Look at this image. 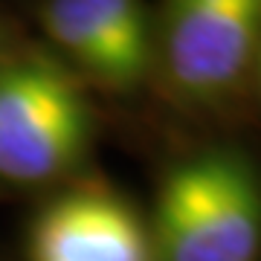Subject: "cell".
Listing matches in <instances>:
<instances>
[{
    "mask_svg": "<svg viewBox=\"0 0 261 261\" xmlns=\"http://www.w3.org/2000/svg\"><path fill=\"white\" fill-rule=\"evenodd\" d=\"M157 261H255L261 195L241 154L206 151L163 177L154 212Z\"/></svg>",
    "mask_w": 261,
    "mask_h": 261,
    "instance_id": "cell-1",
    "label": "cell"
},
{
    "mask_svg": "<svg viewBox=\"0 0 261 261\" xmlns=\"http://www.w3.org/2000/svg\"><path fill=\"white\" fill-rule=\"evenodd\" d=\"M93 130V108L64 67L38 56L0 61V180L47 186L67 177Z\"/></svg>",
    "mask_w": 261,
    "mask_h": 261,
    "instance_id": "cell-2",
    "label": "cell"
},
{
    "mask_svg": "<svg viewBox=\"0 0 261 261\" xmlns=\"http://www.w3.org/2000/svg\"><path fill=\"white\" fill-rule=\"evenodd\" d=\"M261 0H163L154 67L192 111H224L255 82Z\"/></svg>",
    "mask_w": 261,
    "mask_h": 261,
    "instance_id": "cell-3",
    "label": "cell"
},
{
    "mask_svg": "<svg viewBox=\"0 0 261 261\" xmlns=\"http://www.w3.org/2000/svg\"><path fill=\"white\" fill-rule=\"evenodd\" d=\"M29 261H157L148 226L111 186L56 197L29 232Z\"/></svg>",
    "mask_w": 261,
    "mask_h": 261,
    "instance_id": "cell-4",
    "label": "cell"
},
{
    "mask_svg": "<svg viewBox=\"0 0 261 261\" xmlns=\"http://www.w3.org/2000/svg\"><path fill=\"white\" fill-rule=\"evenodd\" d=\"M116 73V90L140 87L154 70V27L142 0H84Z\"/></svg>",
    "mask_w": 261,
    "mask_h": 261,
    "instance_id": "cell-5",
    "label": "cell"
},
{
    "mask_svg": "<svg viewBox=\"0 0 261 261\" xmlns=\"http://www.w3.org/2000/svg\"><path fill=\"white\" fill-rule=\"evenodd\" d=\"M6 56H9V49H6V32L0 29V61H3Z\"/></svg>",
    "mask_w": 261,
    "mask_h": 261,
    "instance_id": "cell-6",
    "label": "cell"
}]
</instances>
